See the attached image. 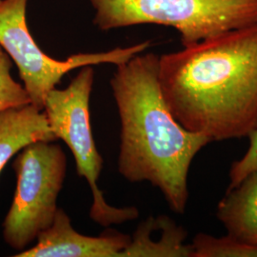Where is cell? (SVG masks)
I'll use <instances>...</instances> for the list:
<instances>
[{
	"label": "cell",
	"mask_w": 257,
	"mask_h": 257,
	"mask_svg": "<svg viewBox=\"0 0 257 257\" xmlns=\"http://www.w3.org/2000/svg\"><path fill=\"white\" fill-rule=\"evenodd\" d=\"M168 109L183 128L212 141L257 130V23L159 56Z\"/></svg>",
	"instance_id": "cell-1"
},
{
	"label": "cell",
	"mask_w": 257,
	"mask_h": 257,
	"mask_svg": "<svg viewBox=\"0 0 257 257\" xmlns=\"http://www.w3.org/2000/svg\"><path fill=\"white\" fill-rule=\"evenodd\" d=\"M159 56L137 55L117 65L110 86L121 122L117 167L130 182L158 188L183 214L193 158L211 141L183 128L168 109L158 80Z\"/></svg>",
	"instance_id": "cell-2"
},
{
	"label": "cell",
	"mask_w": 257,
	"mask_h": 257,
	"mask_svg": "<svg viewBox=\"0 0 257 257\" xmlns=\"http://www.w3.org/2000/svg\"><path fill=\"white\" fill-rule=\"evenodd\" d=\"M103 31L138 24L175 28L184 47L257 23V0H90Z\"/></svg>",
	"instance_id": "cell-3"
},
{
	"label": "cell",
	"mask_w": 257,
	"mask_h": 257,
	"mask_svg": "<svg viewBox=\"0 0 257 257\" xmlns=\"http://www.w3.org/2000/svg\"><path fill=\"white\" fill-rule=\"evenodd\" d=\"M54 141H36L23 148L13 168L17 189L2 224L4 241L22 251L54 223L57 198L67 173V156Z\"/></svg>",
	"instance_id": "cell-4"
},
{
	"label": "cell",
	"mask_w": 257,
	"mask_h": 257,
	"mask_svg": "<svg viewBox=\"0 0 257 257\" xmlns=\"http://www.w3.org/2000/svg\"><path fill=\"white\" fill-rule=\"evenodd\" d=\"M94 72L91 65L81 70L64 90L53 89L48 92L44 111L56 139L63 140L74 155L76 171L92 190L90 217L103 227L123 224L137 219L136 207L116 208L106 202L98 189L97 180L104 160L92 138L90 120V96Z\"/></svg>",
	"instance_id": "cell-5"
},
{
	"label": "cell",
	"mask_w": 257,
	"mask_h": 257,
	"mask_svg": "<svg viewBox=\"0 0 257 257\" xmlns=\"http://www.w3.org/2000/svg\"><path fill=\"white\" fill-rule=\"evenodd\" d=\"M28 0H1L0 46L18 66L31 104L44 110L47 94L55 89L61 78L74 69L102 63L122 64L143 53L151 42L145 41L128 48H116L97 54H77L64 61L46 55L31 36L26 21Z\"/></svg>",
	"instance_id": "cell-6"
},
{
	"label": "cell",
	"mask_w": 257,
	"mask_h": 257,
	"mask_svg": "<svg viewBox=\"0 0 257 257\" xmlns=\"http://www.w3.org/2000/svg\"><path fill=\"white\" fill-rule=\"evenodd\" d=\"M37 243L16 257H120L131 236L106 230L99 236H87L74 230L69 215L58 209L54 223L37 236Z\"/></svg>",
	"instance_id": "cell-7"
},
{
	"label": "cell",
	"mask_w": 257,
	"mask_h": 257,
	"mask_svg": "<svg viewBox=\"0 0 257 257\" xmlns=\"http://www.w3.org/2000/svg\"><path fill=\"white\" fill-rule=\"evenodd\" d=\"M55 139L45 111L32 104L0 112V172L30 143Z\"/></svg>",
	"instance_id": "cell-8"
},
{
	"label": "cell",
	"mask_w": 257,
	"mask_h": 257,
	"mask_svg": "<svg viewBox=\"0 0 257 257\" xmlns=\"http://www.w3.org/2000/svg\"><path fill=\"white\" fill-rule=\"evenodd\" d=\"M216 216L229 235L257 246V169L226 193Z\"/></svg>",
	"instance_id": "cell-9"
},
{
	"label": "cell",
	"mask_w": 257,
	"mask_h": 257,
	"mask_svg": "<svg viewBox=\"0 0 257 257\" xmlns=\"http://www.w3.org/2000/svg\"><path fill=\"white\" fill-rule=\"evenodd\" d=\"M159 237L154 238L140 223L120 257H193L192 244H186L187 230L167 215H159Z\"/></svg>",
	"instance_id": "cell-10"
},
{
	"label": "cell",
	"mask_w": 257,
	"mask_h": 257,
	"mask_svg": "<svg viewBox=\"0 0 257 257\" xmlns=\"http://www.w3.org/2000/svg\"><path fill=\"white\" fill-rule=\"evenodd\" d=\"M193 257H257V246L230 235L216 237L198 233L193 240Z\"/></svg>",
	"instance_id": "cell-11"
},
{
	"label": "cell",
	"mask_w": 257,
	"mask_h": 257,
	"mask_svg": "<svg viewBox=\"0 0 257 257\" xmlns=\"http://www.w3.org/2000/svg\"><path fill=\"white\" fill-rule=\"evenodd\" d=\"M11 69L12 59L0 46V112L31 104L25 87L14 79Z\"/></svg>",
	"instance_id": "cell-12"
},
{
	"label": "cell",
	"mask_w": 257,
	"mask_h": 257,
	"mask_svg": "<svg viewBox=\"0 0 257 257\" xmlns=\"http://www.w3.org/2000/svg\"><path fill=\"white\" fill-rule=\"evenodd\" d=\"M248 138L249 146L247 153L230 168V182L227 192L234 189L248 174L257 169V130Z\"/></svg>",
	"instance_id": "cell-13"
},
{
	"label": "cell",
	"mask_w": 257,
	"mask_h": 257,
	"mask_svg": "<svg viewBox=\"0 0 257 257\" xmlns=\"http://www.w3.org/2000/svg\"><path fill=\"white\" fill-rule=\"evenodd\" d=\"M0 2H1V0H0Z\"/></svg>",
	"instance_id": "cell-14"
}]
</instances>
